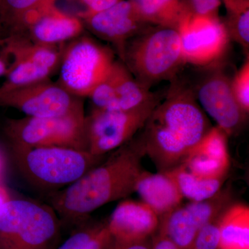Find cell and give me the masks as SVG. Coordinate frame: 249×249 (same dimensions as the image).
<instances>
[{"label":"cell","mask_w":249,"mask_h":249,"mask_svg":"<svg viewBox=\"0 0 249 249\" xmlns=\"http://www.w3.org/2000/svg\"><path fill=\"white\" fill-rule=\"evenodd\" d=\"M145 155L142 141L135 136L75 182L47 194V204L62 224L78 227L93 211L136 192Z\"/></svg>","instance_id":"obj_1"},{"label":"cell","mask_w":249,"mask_h":249,"mask_svg":"<svg viewBox=\"0 0 249 249\" xmlns=\"http://www.w3.org/2000/svg\"><path fill=\"white\" fill-rule=\"evenodd\" d=\"M175 79L139 136L160 172L181 165L212 127L192 87Z\"/></svg>","instance_id":"obj_2"},{"label":"cell","mask_w":249,"mask_h":249,"mask_svg":"<svg viewBox=\"0 0 249 249\" xmlns=\"http://www.w3.org/2000/svg\"><path fill=\"white\" fill-rule=\"evenodd\" d=\"M9 148L11 160L22 178L47 194L70 186L106 158L68 147L9 144Z\"/></svg>","instance_id":"obj_3"},{"label":"cell","mask_w":249,"mask_h":249,"mask_svg":"<svg viewBox=\"0 0 249 249\" xmlns=\"http://www.w3.org/2000/svg\"><path fill=\"white\" fill-rule=\"evenodd\" d=\"M119 59L147 89L172 80L186 62L176 28L151 26L126 42Z\"/></svg>","instance_id":"obj_4"},{"label":"cell","mask_w":249,"mask_h":249,"mask_svg":"<svg viewBox=\"0 0 249 249\" xmlns=\"http://www.w3.org/2000/svg\"><path fill=\"white\" fill-rule=\"evenodd\" d=\"M62 225L48 204L11 199L0 211V249H55Z\"/></svg>","instance_id":"obj_5"},{"label":"cell","mask_w":249,"mask_h":249,"mask_svg":"<svg viewBox=\"0 0 249 249\" xmlns=\"http://www.w3.org/2000/svg\"><path fill=\"white\" fill-rule=\"evenodd\" d=\"M85 32L65 44L57 81L80 98L89 96L107 76L116 60L113 49Z\"/></svg>","instance_id":"obj_6"},{"label":"cell","mask_w":249,"mask_h":249,"mask_svg":"<svg viewBox=\"0 0 249 249\" xmlns=\"http://www.w3.org/2000/svg\"><path fill=\"white\" fill-rule=\"evenodd\" d=\"M85 109L56 117L8 119L4 132L9 144L88 150Z\"/></svg>","instance_id":"obj_7"},{"label":"cell","mask_w":249,"mask_h":249,"mask_svg":"<svg viewBox=\"0 0 249 249\" xmlns=\"http://www.w3.org/2000/svg\"><path fill=\"white\" fill-rule=\"evenodd\" d=\"M160 101L128 111L93 107L85 119L88 152L103 157L129 142Z\"/></svg>","instance_id":"obj_8"},{"label":"cell","mask_w":249,"mask_h":249,"mask_svg":"<svg viewBox=\"0 0 249 249\" xmlns=\"http://www.w3.org/2000/svg\"><path fill=\"white\" fill-rule=\"evenodd\" d=\"M197 84L193 88L201 107L217 123V127L231 135L240 130L247 114L236 101L231 78L217 63L208 66Z\"/></svg>","instance_id":"obj_9"},{"label":"cell","mask_w":249,"mask_h":249,"mask_svg":"<svg viewBox=\"0 0 249 249\" xmlns=\"http://www.w3.org/2000/svg\"><path fill=\"white\" fill-rule=\"evenodd\" d=\"M0 107L14 108L36 118L56 117L85 109L83 98L51 79L0 95Z\"/></svg>","instance_id":"obj_10"},{"label":"cell","mask_w":249,"mask_h":249,"mask_svg":"<svg viewBox=\"0 0 249 249\" xmlns=\"http://www.w3.org/2000/svg\"><path fill=\"white\" fill-rule=\"evenodd\" d=\"M178 31L185 62L198 67L217 63L230 41L219 18L191 14L183 19Z\"/></svg>","instance_id":"obj_11"},{"label":"cell","mask_w":249,"mask_h":249,"mask_svg":"<svg viewBox=\"0 0 249 249\" xmlns=\"http://www.w3.org/2000/svg\"><path fill=\"white\" fill-rule=\"evenodd\" d=\"M78 16L65 14L49 1L28 13L9 36H21L28 40L48 46L67 43L85 32Z\"/></svg>","instance_id":"obj_12"},{"label":"cell","mask_w":249,"mask_h":249,"mask_svg":"<svg viewBox=\"0 0 249 249\" xmlns=\"http://www.w3.org/2000/svg\"><path fill=\"white\" fill-rule=\"evenodd\" d=\"M78 17L85 31L111 44L118 56L127 41L152 26L142 19L131 0H121L109 9L96 14L80 13Z\"/></svg>","instance_id":"obj_13"},{"label":"cell","mask_w":249,"mask_h":249,"mask_svg":"<svg viewBox=\"0 0 249 249\" xmlns=\"http://www.w3.org/2000/svg\"><path fill=\"white\" fill-rule=\"evenodd\" d=\"M229 193L219 191L209 199L180 204L160 217L158 230L164 232L181 249H188L198 232L227 209Z\"/></svg>","instance_id":"obj_14"},{"label":"cell","mask_w":249,"mask_h":249,"mask_svg":"<svg viewBox=\"0 0 249 249\" xmlns=\"http://www.w3.org/2000/svg\"><path fill=\"white\" fill-rule=\"evenodd\" d=\"M227 137L220 127H211L181 165L202 179L224 178L230 166Z\"/></svg>","instance_id":"obj_15"},{"label":"cell","mask_w":249,"mask_h":249,"mask_svg":"<svg viewBox=\"0 0 249 249\" xmlns=\"http://www.w3.org/2000/svg\"><path fill=\"white\" fill-rule=\"evenodd\" d=\"M160 219L151 208L142 201H121L107 222L114 240L139 242L149 240L160 227Z\"/></svg>","instance_id":"obj_16"},{"label":"cell","mask_w":249,"mask_h":249,"mask_svg":"<svg viewBox=\"0 0 249 249\" xmlns=\"http://www.w3.org/2000/svg\"><path fill=\"white\" fill-rule=\"evenodd\" d=\"M136 192L142 201L163 217L181 204L183 197L168 172L152 174L144 171L137 183Z\"/></svg>","instance_id":"obj_17"},{"label":"cell","mask_w":249,"mask_h":249,"mask_svg":"<svg viewBox=\"0 0 249 249\" xmlns=\"http://www.w3.org/2000/svg\"><path fill=\"white\" fill-rule=\"evenodd\" d=\"M66 44V43H65ZM65 44L58 46L39 45L21 36H9L0 41V53L6 55L11 65L31 62L58 71Z\"/></svg>","instance_id":"obj_18"},{"label":"cell","mask_w":249,"mask_h":249,"mask_svg":"<svg viewBox=\"0 0 249 249\" xmlns=\"http://www.w3.org/2000/svg\"><path fill=\"white\" fill-rule=\"evenodd\" d=\"M109 74L115 90L117 109L133 110L160 101L158 94L147 89L134 78L120 59H116Z\"/></svg>","instance_id":"obj_19"},{"label":"cell","mask_w":249,"mask_h":249,"mask_svg":"<svg viewBox=\"0 0 249 249\" xmlns=\"http://www.w3.org/2000/svg\"><path fill=\"white\" fill-rule=\"evenodd\" d=\"M142 19L152 26L176 28L191 14L187 0H131Z\"/></svg>","instance_id":"obj_20"},{"label":"cell","mask_w":249,"mask_h":249,"mask_svg":"<svg viewBox=\"0 0 249 249\" xmlns=\"http://www.w3.org/2000/svg\"><path fill=\"white\" fill-rule=\"evenodd\" d=\"M219 249H249V207L235 204L220 218Z\"/></svg>","instance_id":"obj_21"},{"label":"cell","mask_w":249,"mask_h":249,"mask_svg":"<svg viewBox=\"0 0 249 249\" xmlns=\"http://www.w3.org/2000/svg\"><path fill=\"white\" fill-rule=\"evenodd\" d=\"M226 16L222 20L229 40L237 42L249 56V0H222Z\"/></svg>","instance_id":"obj_22"},{"label":"cell","mask_w":249,"mask_h":249,"mask_svg":"<svg viewBox=\"0 0 249 249\" xmlns=\"http://www.w3.org/2000/svg\"><path fill=\"white\" fill-rule=\"evenodd\" d=\"M168 172L175 179L183 198L191 201H201L209 199L220 191L222 179H202L179 165Z\"/></svg>","instance_id":"obj_23"},{"label":"cell","mask_w":249,"mask_h":249,"mask_svg":"<svg viewBox=\"0 0 249 249\" xmlns=\"http://www.w3.org/2000/svg\"><path fill=\"white\" fill-rule=\"evenodd\" d=\"M111 239L107 222L89 224L86 221L55 249H105Z\"/></svg>","instance_id":"obj_24"},{"label":"cell","mask_w":249,"mask_h":249,"mask_svg":"<svg viewBox=\"0 0 249 249\" xmlns=\"http://www.w3.org/2000/svg\"><path fill=\"white\" fill-rule=\"evenodd\" d=\"M55 72L31 62H22L10 67L6 79L0 86V95L29 85L51 79Z\"/></svg>","instance_id":"obj_25"},{"label":"cell","mask_w":249,"mask_h":249,"mask_svg":"<svg viewBox=\"0 0 249 249\" xmlns=\"http://www.w3.org/2000/svg\"><path fill=\"white\" fill-rule=\"evenodd\" d=\"M55 0H0V20L7 36L18 27L26 14L42 4Z\"/></svg>","instance_id":"obj_26"},{"label":"cell","mask_w":249,"mask_h":249,"mask_svg":"<svg viewBox=\"0 0 249 249\" xmlns=\"http://www.w3.org/2000/svg\"><path fill=\"white\" fill-rule=\"evenodd\" d=\"M232 93L239 106L246 114L249 112V58L231 78Z\"/></svg>","instance_id":"obj_27"},{"label":"cell","mask_w":249,"mask_h":249,"mask_svg":"<svg viewBox=\"0 0 249 249\" xmlns=\"http://www.w3.org/2000/svg\"><path fill=\"white\" fill-rule=\"evenodd\" d=\"M222 214L208 223L198 232L188 249H219Z\"/></svg>","instance_id":"obj_28"},{"label":"cell","mask_w":249,"mask_h":249,"mask_svg":"<svg viewBox=\"0 0 249 249\" xmlns=\"http://www.w3.org/2000/svg\"><path fill=\"white\" fill-rule=\"evenodd\" d=\"M109 72L107 76L96 85L88 96L93 103V107L117 109L115 90Z\"/></svg>","instance_id":"obj_29"},{"label":"cell","mask_w":249,"mask_h":249,"mask_svg":"<svg viewBox=\"0 0 249 249\" xmlns=\"http://www.w3.org/2000/svg\"><path fill=\"white\" fill-rule=\"evenodd\" d=\"M191 14L201 17L219 18L222 0H187Z\"/></svg>","instance_id":"obj_30"},{"label":"cell","mask_w":249,"mask_h":249,"mask_svg":"<svg viewBox=\"0 0 249 249\" xmlns=\"http://www.w3.org/2000/svg\"><path fill=\"white\" fill-rule=\"evenodd\" d=\"M80 4L84 5L87 14H96L109 9L121 0H77Z\"/></svg>","instance_id":"obj_31"},{"label":"cell","mask_w":249,"mask_h":249,"mask_svg":"<svg viewBox=\"0 0 249 249\" xmlns=\"http://www.w3.org/2000/svg\"><path fill=\"white\" fill-rule=\"evenodd\" d=\"M105 249H151V242L149 240L139 242H122L111 237Z\"/></svg>","instance_id":"obj_32"},{"label":"cell","mask_w":249,"mask_h":249,"mask_svg":"<svg viewBox=\"0 0 249 249\" xmlns=\"http://www.w3.org/2000/svg\"><path fill=\"white\" fill-rule=\"evenodd\" d=\"M151 249H181L164 232L157 231L152 236Z\"/></svg>","instance_id":"obj_33"},{"label":"cell","mask_w":249,"mask_h":249,"mask_svg":"<svg viewBox=\"0 0 249 249\" xmlns=\"http://www.w3.org/2000/svg\"><path fill=\"white\" fill-rule=\"evenodd\" d=\"M10 65L11 63H10L9 59L6 55L0 53V77L6 76L7 74Z\"/></svg>","instance_id":"obj_34"},{"label":"cell","mask_w":249,"mask_h":249,"mask_svg":"<svg viewBox=\"0 0 249 249\" xmlns=\"http://www.w3.org/2000/svg\"><path fill=\"white\" fill-rule=\"evenodd\" d=\"M11 198L9 191L1 183H0V211L4 207L6 203L9 202Z\"/></svg>","instance_id":"obj_35"},{"label":"cell","mask_w":249,"mask_h":249,"mask_svg":"<svg viewBox=\"0 0 249 249\" xmlns=\"http://www.w3.org/2000/svg\"><path fill=\"white\" fill-rule=\"evenodd\" d=\"M6 37H7V34H6V31L5 30L1 21L0 20V41L6 38Z\"/></svg>","instance_id":"obj_36"},{"label":"cell","mask_w":249,"mask_h":249,"mask_svg":"<svg viewBox=\"0 0 249 249\" xmlns=\"http://www.w3.org/2000/svg\"><path fill=\"white\" fill-rule=\"evenodd\" d=\"M1 172H2V163H1V160H0V178L1 176Z\"/></svg>","instance_id":"obj_37"}]
</instances>
